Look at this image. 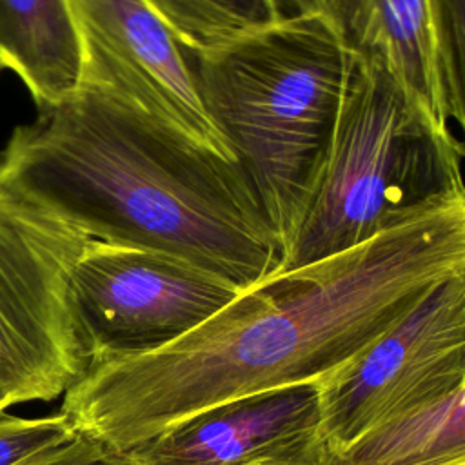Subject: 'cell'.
Here are the masks:
<instances>
[{
  "mask_svg": "<svg viewBox=\"0 0 465 465\" xmlns=\"http://www.w3.org/2000/svg\"><path fill=\"white\" fill-rule=\"evenodd\" d=\"M176 40L209 51L285 16L280 0H145Z\"/></svg>",
  "mask_w": 465,
  "mask_h": 465,
  "instance_id": "obj_13",
  "label": "cell"
},
{
  "mask_svg": "<svg viewBox=\"0 0 465 465\" xmlns=\"http://www.w3.org/2000/svg\"><path fill=\"white\" fill-rule=\"evenodd\" d=\"M456 136L436 129L378 62L356 58L336 131L274 272L358 247L465 193Z\"/></svg>",
  "mask_w": 465,
  "mask_h": 465,
  "instance_id": "obj_4",
  "label": "cell"
},
{
  "mask_svg": "<svg viewBox=\"0 0 465 465\" xmlns=\"http://www.w3.org/2000/svg\"><path fill=\"white\" fill-rule=\"evenodd\" d=\"M285 15L322 11V0H280Z\"/></svg>",
  "mask_w": 465,
  "mask_h": 465,
  "instance_id": "obj_17",
  "label": "cell"
},
{
  "mask_svg": "<svg viewBox=\"0 0 465 465\" xmlns=\"http://www.w3.org/2000/svg\"><path fill=\"white\" fill-rule=\"evenodd\" d=\"M327 450L416 412L465 383V269L434 285L363 352L322 378Z\"/></svg>",
  "mask_w": 465,
  "mask_h": 465,
  "instance_id": "obj_6",
  "label": "cell"
},
{
  "mask_svg": "<svg viewBox=\"0 0 465 465\" xmlns=\"http://www.w3.org/2000/svg\"><path fill=\"white\" fill-rule=\"evenodd\" d=\"M29 89L40 109L82 87V47L69 0H0V69Z\"/></svg>",
  "mask_w": 465,
  "mask_h": 465,
  "instance_id": "obj_11",
  "label": "cell"
},
{
  "mask_svg": "<svg viewBox=\"0 0 465 465\" xmlns=\"http://www.w3.org/2000/svg\"><path fill=\"white\" fill-rule=\"evenodd\" d=\"M89 240L0 191V387L54 400L87 371L67 280Z\"/></svg>",
  "mask_w": 465,
  "mask_h": 465,
  "instance_id": "obj_5",
  "label": "cell"
},
{
  "mask_svg": "<svg viewBox=\"0 0 465 465\" xmlns=\"http://www.w3.org/2000/svg\"><path fill=\"white\" fill-rule=\"evenodd\" d=\"M120 454L124 465H320L325 440L318 383L216 403Z\"/></svg>",
  "mask_w": 465,
  "mask_h": 465,
  "instance_id": "obj_9",
  "label": "cell"
},
{
  "mask_svg": "<svg viewBox=\"0 0 465 465\" xmlns=\"http://www.w3.org/2000/svg\"><path fill=\"white\" fill-rule=\"evenodd\" d=\"M78 436L60 412L44 418H20L0 412V465H25Z\"/></svg>",
  "mask_w": 465,
  "mask_h": 465,
  "instance_id": "obj_15",
  "label": "cell"
},
{
  "mask_svg": "<svg viewBox=\"0 0 465 465\" xmlns=\"http://www.w3.org/2000/svg\"><path fill=\"white\" fill-rule=\"evenodd\" d=\"M183 53L209 120L283 251L325 163L356 56L323 11Z\"/></svg>",
  "mask_w": 465,
  "mask_h": 465,
  "instance_id": "obj_3",
  "label": "cell"
},
{
  "mask_svg": "<svg viewBox=\"0 0 465 465\" xmlns=\"http://www.w3.org/2000/svg\"><path fill=\"white\" fill-rule=\"evenodd\" d=\"M320 465H465V383L343 449H325Z\"/></svg>",
  "mask_w": 465,
  "mask_h": 465,
  "instance_id": "obj_12",
  "label": "cell"
},
{
  "mask_svg": "<svg viewBox=\"0 0 465 465\" xmlns=\"http://www.w3.org/2000/svg\"><path fill=\"white\" fill-rule=\"evenodd\" d=\"M82 85L105 91L232 160L198 96L182 44L145 0H69Z\"/></svg>",
  "mask_w": 465,
  "mask_h": 465,
  "instance_id": "obj_8",
  "label": "cell"
},
{
  "mask_svg": "<svg viewBox=\"0 0 465 465\" xmlns=\"http://www.w3.org/2000/svg\"><path fill=\"white\" fill-rule=\"evenodd\" d=\"M0 191L87 240L178 258L238 292L282 256L236 162L89 85L15 129Z\"/></svg>",
  "mask_w": 465,
  "mask_h": 465,
  "instance_id": "obj_2",
  "label": "cell"
},
{
  "mask_svg": "<svg viewBox=\"0 0 465 465\" xmlns=\"http://www.w3.org/2000/svg\"><path fill=\"white\" fill-rule=\"evenodd\" d=\"M5 407H9V401H7V398H5L4 389L0 387V412H4V411H5Z\"/></svg>",
  "mask_w": 465,
  "mask_h": 465,
  "instance_id": "obj_18",
  "label": "cell"
},
{
  "mask_svg": "<svg viewBox=\"0 0 465 465\" xmlns=\"http://www.w3.org/2000/svg\"><path fill=\"white\" fill-rule=\"evenodd\" d=\"M25 465H124L122 454L105 445L78 434L67 445L42 454Z\"/></svg>",
  "mask_w": 465,
  "mask_h": 465,
  "instance_id": "obj_16",
  "label": "cell"
},
{
  "mask_svg": "<svg viewBox=\"0 0 465 465\" xmlns=\"http://www.w3.org/2000/svg\"><path fill=\"white\" fill-rule=\"evenodd\" d=\"M67 294L93 365L176 341L238 291L178 258L89 240L71 265Z\"/></svg>",
  "mask_w": 465,
  "mask_h": 465,
  "instance_id": "obj_7",
  "label": "cell"
},
{
  "mask_svg": "<svg viewBox=\"0 0 465 465\" xmlns=\"http://www.w3.org/2000/svg\"><path fill=\"white\" fill-rule=\"evenodd\" d=\"M322 11L356 58L383 65L436 129L452 133L440 91L429 0H322Z\"/></svg>",
  "mask_w": 465,
  "mask_h": 465,
  "instance_id": "obj_10",
  "label": "cell"
},
{
  "mask_svg": "<svg viewBox=\"0 0 465 465\" xmlns=\"http://www.w3.org/2000/svg\"><path fill=\"white\" fill-rule=\"evenodd\" d=\"M440 91L449 122L460 131L458 149L465 160V0H429Z\"/></svg>",
  "mask_w": 465,
  "mask_h": 465,
  "instance_id": "obj_14",
  "label": "cell"
},
{
  "mask_svg": "<svg viewBox=\"0 0 465 465\" xmlns=\"http://www.w3.org/2000/svg\"><path fill=\"white\" fill-rule=\"evenodd\" d=\"M463 269L465 193L358 247L269 274L162 349L89 365L62 414L122 452L216 403L320 381Z\"/></svg>",
  "mask_w": 465,
  "mask_h": 465,
  "instance_id": "obj_1",
  "label": "cell"
}]
</instances>
